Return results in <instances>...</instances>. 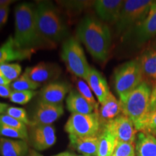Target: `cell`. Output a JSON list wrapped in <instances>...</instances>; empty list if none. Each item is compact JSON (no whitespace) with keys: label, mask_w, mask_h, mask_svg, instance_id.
Returning a JSON list of instances; mask_svg holds the SVG:
<instances>
[{"label":"cell","mask_w":156,"mask_h":156,"mask_svg":"<svg viewBox=\"0 0 156 156\" xmlns=\"http://www.w3.org/2000/svg\"><path fill=\"white\" fill-rule=\"evenodd\" d=\"M14 39L20 48L34 51L56 46L41 34L36 23V6L32 3L23 2L15 7Z\"/></svg>","instance_id":"6da1fadb"},{"label":"cell","mask_w":156,"mask_h":156,"mask_svg":"<svg viewBox=\"0 0 156 156\" xmlns=\"http://www.w3.org/2000/svg\"><path fill=\"white\" fill-rule=\"evenodd\" d=\"M77 36L95 60L106 61L112 46V35L107 25L95 17H85L77 25Z\"/></svg>","instance_id":"7a4b0ae2"},{"label":"cell","mask_w":156,"mask_h":156,"mask_svg":"<svg viewBox=\"0 0 156 156\" xmlns=\"http://www.w3.org/2000/svg\"><path fill=\"white\" fill-rule=\"evenodd\" d=\"M36 20L41 34L56 44L69 36V29L59 11L50 2H39L36 6Z\"/></svg>","instance_id":"3957f363"},{"label":"cell","mask_w":156,"mask_h":156,"mask_svg":"<svg viewBox=\"0 0 156 156\" xmlns=\"http://www.w3.org/2000/svg\"><path fill=\"white\" fill-rule=\"evenodd\" d=\"M152 87L145 82L131 93L124 100L120 101L122 114L127 116L136 127L145 118L150 110Z\"/></svg>","instance_id":"277c9868"},{"label":"cell","mask_w":156,"mask_h":156,"mask_svg":"<svg viewBox=\"0 0 156 156\" xmlns=\"http://www.w3.org/2000/svg\"><path fill=\"white\" fill-rule=\"evenodd\" d=\"M142 82H144L143 76L139 58L126 62L115 69L114 88L120 101L124 100Z\"/></svg>","instance_id":"5b68a950"},{"label":"cell","mask_w":156,"mask_h":156,"mask_svg":"<svg viewBox=\"0 0 156 156\" xmlns=\"http://www.w3.org/2000/svg\"><path fill=\"white\" fill-rule=\"evenodd\" d=\"M61 58L70 73L86 80L91 67L77 38L70 37L64 41L62 46Z\"/></svg>","instance_id":"8992f818"},{"label":"cell","mask_w":156,"mask_h":156,"mask_svg":"<svg viewBox=\"0 0 156 156\" xmlns=\"http://www.w3.org/2000/svg\"><path fill=\"white\" fill-rule=\"evenodd\" d=\"M153 2L151 0L124 1L119 17L116 23L118 34L128 32L143 20Z\"/></svg>","instance_id":"52a82bcc"},{"label":"cell","mask_w":156,"mask_h":156,"mask_svg":"<svg viewBox=\"0 0 156 156\" xmlns=\"http://www.w3.org/2000/svg\"><path fill=\"white\" fill-rule=\"evenodd\" d=\"M98 112L90 114H72L66 123L64 129L71 135L96 136L100 130Z\"/></svg>","instance_id":"ba28073f"},{"label":"cell","mask_w":156,"mask_h":156,"mask_svg":"<svg viewBox=\"0 0 156 156\" xmlns=\"http://www.w3.org/2000/svg\"><path fill=\"white\" fill-rule=\"evenodd\" d=\"M104 129L110 132L117 142L134 143L136 138V129L133 122L125 115L121 114L107 122Z\"/></svg>","instance_id":"9c48e42d"},{"label":"cell","mask_w":156,"mask_h":156,"mask_svg":"<svg viewBox=\"0 0 156 156\" xmlns=\"http://www.w3.org/2000/svg\"><path fill=\"white\" fill-rule=\"evenodd\" d=\"M62 103L54 104L39 100L34 111L30 126L52 125L64 114Z\"/></svg>","instance_id":"30bf717a"},{"label":"cell","mask_w":156,"mask_h":156,"mask_svg":"<svg viewBox=\"0 0 156 156\" xmlns=\"http://www.w3.org/2000/svg\"><path fill=\"white\" fill-rule=\"evenodd\" d=\"M28 139L35 150L44 151L55 144V129L52 125L30 126Z\"/></svg>","instance_id":"8fae6325"},{"label":"cell","mask_w":156,"mask_h":156,"mask_svg":"<svg viewBox=\"0 0 156 156\" xmlns=\"http://www.w3.org/2000/svg\"><path fill=\"white\" fill-rule=\"evenodd\" d=\"M62 70L57 64L48 62H40L34 67L25 69L24 75L32 81L41 85L55 80L59 77Z\"/></svg>","instance_id":"7c38bea8"},{"label":"cell","mask_w":156,"mask_h":156,"mask_svg":"<svg viewBox=\"0 0 156 156\" xmlns=\"http://www.w3.org/2000/svg\"><path fill=\"white\" fill-rule=\"evenodd\" d=\"M34 52V51L20 47L14 38L9 36L0 46V64L9 63L13 61L30 59Z\"/></svg>","instance_id":"4fadbf2b"},{"label":"cell","mask_w":156,"mask_h":156,"mask_svg":"<svg viewBox=\"0 0 156 156\" xmlns=\"http://www.w3.org/2000/svg\"><path fill=\"white\" fill-rule=\"evenodd\" d=\"M134 35L138 44H144L156 36V2L151 5L145 18L134 27Z\"/></svg>","instance_id":"5bb4252c"},{"label":"cell","mask_w":156,"mask_h":156,"mask_svg":"<svg viewBox=\"0 0 156 156\" xmlns=\"http://www.w3.org/2000/svg\"><path fill=\"white\" fill-rule=\"evenodd\" d=\"M124 1L98 0L94 2V9L98 16L103 21L116 23L119 17Z\"/></svg>","instance_id":"9a60e30c"},{"label":"cell","mask_w":156,"mask_h":156,"mask_svg":"<svg viewBox=\"0 0 156 156\" xmlns=\"http://www.w3.org/2000/svg\"><path fill=\"white\" fill-rule=\"evenodd\" d=\"M69 92L70 86L67 83L55 82L48 83L43 87L39 93V96L40 100L44 102L59 104Z\"/></svg>","instance_id":"2e32d148"},{"label":"cell","mask_w":156,"mask_h":156,"mask_svg":"<svg viewBox=\"0 0 156 156\" xmlns=\"http://www.w3.org/2000/svg\"><path fill=\"white\" fill-rule=\"evenodd\" d=\"M143 80L152 88L156 86V50L147 48L139 58Z\"/></svg>","instance_id":"e0dca14e"},{"label":"cell","mask_w":156,"mask_h":156,"mask_svg":"<svg viewBox=\"0 0 156 156\" xmlns=\"http://www.w3.org/2000/svg\"><path fill=\"white\" fill-rule=\"evenodd\" d=\"M86 82L91 90L96 96L98 102L102 104L111 93L106 80L101 75L100 72L94 68H91Z\"/></svg>","instance_id":"ac0fdd59"},{"label":"cell","mask_w":156,"mask_h":156,"mask_svg":"<svg viewBox=\"0 0 156 156\" xmlns=\"http://www.w3.org/2000/svg\"><path fill=\"white\" fill-rule=\"evenodd\" d=\"M69 145L83 155L97 156L98 136H77L69 134Z\"/></svg>","instance_id":"d6986e66"},{"label":"cell","mask_w":156,"mask_h":156,"mask_svg":"<svg viewBox=\"0 0 156 156\" xmlns=\"http://www.w3.org/2000/svg\"><path fill=\"white\" fill-rule=\"evenodd\" d=\"M66 105L67 110L72 114H90L96 112V108L75 90L69 92L66 99Z\"/></svg>","instance_id":"ffe728a7"},{"label":"cell","mask_w":156,"mask_h":156,"mask_svg":"<svg viewBox=\"0 0 156 156\" xmlns=\"http://www.w3.org/2000/svg\"><path fill=\"white\" fill-rule=\"evenodd\" d=\"M101 105L98 112L101 124L105 125L107 122L119 116L120 113L122 112L120 101L117 100L112 92L109 93L106 100Z\"/></svg>","instance_id":"44dd1931"},{"label":"cell","mask_w":156,"mask_h":156,"mask_svg":"<svg viewBox=\"0 0 156 156\" xmlns=\"http://www.w3.org/2000/svg\"><path fill=\"white\" fill-rule=\"evenodd\" d=\"M28 152V144L26 140L0 137L1 156H26Z\"/></svg>","instance_id":"7402d4cb"},{"label":"cell","mask_w":156,"mask_h":156,"mask_svg":"<svg viewBox=\"0 0 156 156\" xmlns=\"http://www.w3.org/2000/svg\"><path fill=\"white\" fill-rule=\"evenodd\" d=\"M136 156H156V138L153 134L140 132L136 140Z\"/></svg>","instance_id":"603a6c76"},{"label":"cell","mask_w":156,"mask_h":156,"mask_svg":"<svg viewBox=\"0 0 156 156\" xmlns=\"http://www.w3.org/2000/svg\"><path fill=\"white\" fill-rule=\"evenodd\" d=\"M99 143L97 156H112L116 145V140L110 132L103 130L98 136Z\"/></svg>","instance_id":"cb8c5ba5"},{"label":"cell","mask_w":156,"mask_h":156,"mask_svg":"<svg viewBox=\"0 0 156 156\" xmlns=\"http://www.w3.org/2000/svg\"><path fill=\"white\" fill-rule=\"evenodd\" d=\"M10 87L12 91H26V90H35L41 86L40 84H38L32 81L30 78L23 74L17 79L10 83Z\"/></svg>","instance_id":"d4e9b609"},{"label":"cell","mask_w":156,"mask_h":156,"mask_svg":"<svg viewBox=\"0 0 156 156\" xmlns=\"http://www.w3.org/2000/svg\"><path fill=\"white\" fill-rule=\"evenodd\" d=\"M135 129L136 131L147 132L153 135L156 134V110L148 112Z\"/></svg>","instance_id":"484cf974"},{"label":"cell","mask_w":156,"mask_h":156,"mask_svg":"<svg viewBox=\"0 0 156 156\" xmlns=\"http://www.w3.org/2000/svg\"><path fill=\"white\" fill-rule=\"evenodd\" d=\"M21 71L22 67L19 64H0V75L10 83L20 77Z\"/></svg>","instance_id":"4316f807"},{"label":"cell","mask_w":156,"mask_h":156,"mask_svg":"<svg viewBox=\"0 0 156 156\" xmlns=\"http://www.w3.org/2000/svg\"><path fill=\"white\" fill-rule=\"evenodd\" d=\"M76 87H77V92L97 109L98 103L95 101L94 96H93V91L91 90L88 84L86 82L83 80L77 79L76 80Z\"/></svg>","instance_id":"83f0119b"},{"label":"cell","mask_w":156,"mask_h":156,"mask_svg":"<svg viewBox=\"0 0 156 156\" xmlns=\"http://www.w3.org/2000/svg\"><path fill=\"white\" fill-rule=\"evenodd\" d=\"M37 93V91L35 90L12 91L9 99L12 103L24 105L28 103Z\"/></svg>","instance_id":"f1b7e54d"},{"label":"cell","mask_w":156,"mask_h":156,"mask_svg":"<svg viewBox=\"0 0 156 156\" xmlns=\"http://www.w3.org/2000/svg\"><path fill=\"white\" fill-rule=\"evenodd\" d=\"M0 136L23 140L28 139V131L9 127V126L2 125V124H0Z\"/></svg>","instance_id":"f546056e"},{"label":"cell","mask_w":156,"mask_h":156,"mask_svg":"<svg viewBox=\"0 0 156 156\" xmlns=\"http://www.w3.org/2000/svg\"><path fill=\"white\" fill-rule=\"evenodd\" d=\"M112 156H135V147L134 143L117 142Z\"/></svg>","instance_id":"4dcf8cb0"},{"label":"cell","mask_w":156,"mask_h":156,"mask_svg":"<svg viewBox=\"0 0 156 156\" xmlns=\"http://www.w3.org/2000/svg\"><path fill=\"white\" fill-rule=\"evenodd\" d=\"M5 114L20 121L21 122L24 123L25 125L30 126L31 124V121L29 119L26 111L24 108L15 106H9Z\"/></svg>","instance_id":"1f68e13d"},{"label":"cell","mask_w":156,"mask_h":156,"mask_svg":"<svg viewBox=\"0 0 156 156\" xmlns=\"http://www.w3.org/2000/svg\"><path fill=\"white\" fill-rule=\"evenodd\" d=\"M0 124L6 126H9V127L17 129L28 131L27 130V126L24 123L21 122L20 121L17 120L16 119L13 118V117L6 114L0 115Z\"/></svg>","instance_id":"d6a6232c"},{"label":"cell","mask_w":156,"mask_h":156,"mask_svg":"<svg viewBox=\"0 0 156 156\" xmlns=\"http://www.w3.org/2000/svg\"><path fill=\"white\" fill-rule=\"evenodd\" d=\"M9 7L0 8V30L5 26L8 19Z\"/></svg>","instance_id":"836d02e7"},{"label":"cell","mask_w":156,"mask_h":156,"mask_svg":"<svg viewBox=\"0 0 156 156\" xmlns=\"http://www.w3.org/2000/svg\"><path fill=\"white\" fill-rule=\"evenodd\" d=\"M12 90L11 89L10 85H0V97L4 98H9Z\"/></svg>","instance_id":"e575fe53"},{"label":"cell","mask_w":156,"mask_h":156,"mask_svg":"<svg viewBox=\"0 0 156 156\" xmlns=\"http://www.w3.org/2000/svg\"><path fill=\"white\" fill-rule=\"evenodd\" d=\"M154 110H156V86L152 89L149 112Z\"/></svg>","instance_id":"d590c367"},{"label":"cell","mask_w":156,"mask_h":156,"mask_svg":"<svg viewBox=\"0 0 156 156\" xmlns=\"http://www.w3.org/2000/svg\"><path fill=\"white\" fill-rule=\"evenodd\" d=\"M14 0H0V8L9 7L11 4L14 3Z\"/></svg>","instance_id":"8d00e7d4"},{"label":"cell","mask_w":156,"mask_h":156,"mask_svg":"<svg viewBox=\"0 0 156 156\" xmlns=\"http://www.w3.org/2000/svg\"><path fill=\"white\" fill-rule=\"evenodd\" d=\"M9 105L7 103H4L0 102V115L5 114L6 113V111L8 108Z\"/></svg>","instance_id":"74e56055"},{"label":"cell","mask_w":156,"mask_h":156,"mask_svg":"<svg viewBox=\"0 0 156 156\" xmlns=\"http://www.w3.org/2000/svg\"><path fill=\"white\" fill-rule=\"evenodd\" d=\"M54 156H76L75 154L70 153V152H62V153H60L57 154V155H55Z\"/></svg>","instance_id":"f35d334b"},{"label":"cell","mask_w":156,"mask_h":156,"mask_svg":"<svg viewBox=\"0 0 156 156\" xmlns=\"http://www.w3.org/2000/svg\"><path fill=\"white\" fill-rule=\"evenodd\" d=\"M0 85H10V83L9 81H7V80H5L2 76L0 75Z\"/></svg>","instance_id":"ab89813d"},{"label":"cell","mask_w":156,"mask_h":156,"mask_svg":"<svg viewBox=\"0 0 156 156\" xmlns=\"http://www.w3.org/2000/svg\"><path fill=\"white\" fill-rule=\"evenodd\" d=\"M27 156H43V155L41 154L38 153L37 151H34V150H31V151H30V152H29L28 155Z\"/></svg>","instance_id":"60d3db41"},{"label":"cell","mask_w":156,"mask_h":156,"mask_svg":"<svg viewBox=\"0 0 156 156\" xmlns=\"http://www.w3.org/2000/svg\"><path fill=\"white\" fill-rule=\"evenodd\" d=\"M79 156H89V155H79Z\"/></svg>","instance_id":"b9f144b4"},{"label":"cell","mask_w":156,"mask_h":156,"mask_svg":"<svg viewBox=\"0 0 156 156\" xmlns=\"http://www.w3.org/2000/svg\"><path fill=\"white\" fill-rule=\"evenodd\" d=\"M155 48V50H156V46H155V48Z\"/></svg>","instance_id":"7bdbcfd3"},{"label":"cell","mask_w":156,"mask_h":156,"mask_svg":"<svg viewBox=\"0 0 156 156\" xmlns=\"http://www.w3.org/2000/svg\"><path fill=\"white\" fill-rule=\"evenodd\" d=\"M153 136H156V134H154V135Z\"/></svg>","instance_id":"ee69618b"}]
</instances>
